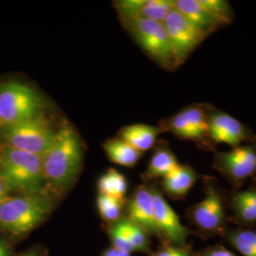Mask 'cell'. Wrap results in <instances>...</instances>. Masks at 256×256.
Returning <instances> with one entry per match:
<instances>
[{
	"label": "cell",
	"instance_id": "1f68e13d",
	"mask_svg": "<svg viewBox=\"0 0 256 256\" xmlns=\"http://www.w3.org/2000/svg\"><path fill=\"white\" fill-rule=\"evenodd\" d=\"M37 256L36 252H27V254H22V256Z\"/></svg>",
	"mask_w": 256,
	"mask_h": 256
},
{
	"label": "cell",
	"instance_id": "8fae6325",
	"mask_svg": "<svg viewBox=\"0 0 256 256\" xmlns=\"http://www.w3.org/2000/svg\"><path fill=\"white\" fill-rule=\"evenodd\" d=\"M128 220L146 232L158 234L155 220V205L152 189L138 186L128 202Z\"/></svg>",
	"mask_w": 256,
	"mask_h": 256
},
{
	"label": "cell",
	"instance_id": "5b68a950",
	"mask_svg": "<svg viewBox=\"0 0 256 256\" xmlns=\"http://www.w3.org/2000/svg\"><path fill=\"white\" fill-rule=\"evenodd\" d=\"M56 128L44 114L0 128V146L42 156L54 137Z\"/></svg>",
	"mask_w": 256,
	"mask_h": 256
},
{
	"label": "cell",
	"instance_id": "484cf974",
	"mask_svg": "<svg viewBox=\"0 0 256 256\" xmlns=\"http://www.w3.org/2000/svg\"><path fill=\"white\" fill-rule=\"evenodd\" d=\"M203 256H236L232 252L224 248H216L208 250Z\"/></svg>",
	"mask_w": 256,
	"mask_h": 256
},
{
	"label": "cell",
	"instance_id": "8992f818",
	"mask_svg": "<svg viewBox=\"0 0 256 256\" xmlns=\"http://www.w3.org/2000/svg\"><path fill=\"white\" fill-rule=\"evenodd\" d=\"M122 22L148 57L166 70L176 68L164 22L150 19H130Z\"/></svg>",
	"mask_w": 256,
	"mask_h": 256
},
{
	"label": "cell",
	"instance_id": "4316f807",
	"mask_svg": "<svg viewBox=\"0 0 256 256\" xmlns=\"http://www.w3.org/2000/svg\"><path fill=\"white\" fill-rule=\"evenodd\" d=\"M9 190H8L6 184L2 180V178L0 176V204L9 196Z\"/></svg>",
	"mask_w": 256,
	"mask_h": 256
},
{
	"label": "cell",
	"instance_id": "9c48e42d",
	"mask_svg": "<svg viewBox=\"0 0 256 256\" xmlns=\"http://www.w3.org/2000/svg\"><path fill=\"white\" fill-rule=\"evenodd\" d=\"M216 164L220 171L234 180H244L256 171V150L252 146L234 147L218 153Z\"/></svg>",
	"mask_w": 256,
	"mask_h": 256
},
{
	"label": "cell",
	"instance_id": "4fadbf2b",
	"mask_svg": "<svg viewBox=\"0 0 256 256\" xmlns=\"http://www.w3.org/2000/svg\"><path fill=\"white\" fill-rule=\"evenodd\" d=\"M194 223L202 230L214 232L221 227L224 220V207L220 192L210 188L202 202L191 210Z\"/></svg>",
	"mask_w": 256,
	"mask_h": 256
},
{
	"label": "cell",
	"instance_id": "e0dca14e",
	"mask_svg": "<svg viewBox=\"0 0 256 256\" xmlns=\"http://www.w3.org/2000/svg\"><path fill=\"white\" fill-rule=\"evenodd\" d=\"M104 149L110 160L116 164L133 167L142 158V153L120 138H112L104 144Z\"/></svg>",
	"mask_w": 256,
	"mask_h": 256
},
{
	"label": "cell",
	"instance_id": "2e32d148",
	"mask_svg": "<svg viewBox=\"0 0 256 256\" xmlns=\"http://www.w3.org/2000/svg\"><path fill=\"white\" fill-rule=\"evenodd\" d=\"M196 174L192 167L178 164L164 178L165 192L174 198L184 196L196 182Z\"/></svg>",
	"mask_w": 256,
	"mask_h": 256
},
{
	"label": "cell",
	"instance_id": "277c9868",
	"mask_svg": "<svg viewBox=\"0 0 256 256\" xmlns=\"http://www.w3.org/2000/svg\"><path fill=\"white\" fill-rule=\"evenodd\" d=\"M41 94L18 78H0V128L44 114Z\"/></svg>",
	"mask_w": 256,
	"mask_h": 256
},
{
	"label": "cell",
	"instance_id": "3957f363",
	"mask_svg": "<svg viewBox=\"0 0 256 256\" xmlns=\"http://www.w3.org/2000/svg\"><path fill=\"white\" fill-rule=\"evenodd\" d=\"M0 176L10 192L48 191L42 156L10 147L0 146Z\"/></svg>",
	"mask_w": 256,
	"mask_h": 256
},
{
	"label": "cell",
	"instance_id": "9a60e30c",
	"mask_svg": "<svg viewBox=\"0 0 256 256\" xmlns=\"http://www.w3.org/2000/svg\"><path fill=\"white\" fill-rule=\"evenodd\" d=\"M162 132L160 126L136 124L122 128L118 133V137L126 140L138 151L144 153L155 146L158 136Z\"/></svg>",
	"mask_w": 256,
	"mask_h": 256
},
{
	"label": "cell",
	"instance_id": "7c38bea8",
	"mask_svg": "<svg viewBox=\"0 0 256 256\" xmlns=\"http://www.w3.org/2000/svg\"><path fill=\"white\" fill-rule=\"evenodd\" d=\"M155 220L160 232H162L171 242L176 245H182L185 242L188 230L183 226L178 216L173 208L165 200L162 194L156 189H152Z\"/></svg>",
	"mask_w": 256,
	"mask_h": 256
},
{
	"label": "cell",
	"instance_id": "6da1fadb",
	"mask_svg": "<svg viewBox=\"0 0 256 256\" xmlns=\"http://www.w3.org/2000/svg\"><path fill=\"white\" fill-rule=\"evenodd\" d=\"M84 146L74 126L64 120L56 128L54 137L42 156L46 188L62 192L74 184L80 173Z\"/></svg>",
	"mask_w": 256,
	"mask_h": 256
},
{
	"label": "cell",
	"instance_id": "d4e9b609",
	"mask_svg": "<svg viewBox=\"0 0 256 256\" xmlns=\"http://www.w3.org/2000/svg\"><path fill=\"white\" fill-rule=\"evenodd\" d=\"M110 236L113 248H116L117 250L126 252L129 254L135 252V248L128 239L122 220H118L117 222L114 223V225H112V227L110 229Z\"/></svg>",
	"mask_w": 256,
	"mask_h": 256
},
{
	"label": "cell",
	"instance_id": "44dd1931",
	"mask_svg": "<svg viewBox=\"0 0 256 256\" xmlns=\"http://www.w3.org/2000/svg\"><path fill=\"white\" fill-rule=\"evenodd\" d=\"M230 243L244 256H256V232L248 230L232 232Z\"/></svg>",
	"mask_w": 256,
	"mask_h": 256
},
{
	"label": "cell",
	"instance_id": "ffe728a7",
	"mask_svg": "<svg viewBox=\"0 0 256 256\" xmlns=\"http://www.w3.org/2000/svg\"><path fill=\"white\" fill-rule=\"evenodd\" d=\"M232 208L239 220L256 222V188L236 194L232 200Z\"/></svg>",
	"mask_w": 256,
	"mask_h": 256
},
{
	"label": "cell",
	"instance_id": "ba28073f",
	"mask_svg": "<svg viewBox=\"0 0 256 256\" xmlns=\"http://www.w3.org/2000/svg\"><path fill=\"white\" fill-rule=\"evenodd\" d=\"M208 137L216 144L238 147L247 140L248 129L226 112L216 110L208 113Z\"/></svg>",
	"mask_w": 256,
	"mask_h": 256
},
{
	"label": "cell",
	"instance_id": "f546056e",
	"mask_svg": "<svg viewBox=\"0 0 256 256\" xmlns=\"http://www.w3.org/2000/svg\"><path fill=\"white\" fill-rule=\"evenodd\" d=\"M118 256H131L129 252H118Z\"/></svg>",
	"mask_w": 256,
	"mask_h": 256
},
{
	"label": "cell",
	"instance_id": "f1b7e54d",
	"mask_svg": "<svg viewBox=\"0 0 256 256\" xmlns=\"http://www.w3.org/2000/svg\"><path fill=\"white\" fill-rule=\"evenodd\" d=\"M6 248H8L7 245H6L3 241H0V254H1L3 250H5Z\"/></svg>",
	"mask_w": 256,
	"mask_h": 256
},
{
	"label": "cell",
	"instance_id": "d6986e66",
	"mask_svg": "<svg viewBox=\"0 0 256 256\" xmlns=\"http://www.w3.org/2000/svg\"><path fill=\"white\" fill-rule=\"evenodd\" d=\"M99 194H106L120 200H126L124 196L128 190V182L124 174L116 169L110 168L102 174L98 182Z\"/></svg>",
	"mask_w": 256,
	"mask_h": 256
},
{
	"label": "cell",
	"instance_id": "cb8c5ba5",
	"mask_svg": "<svg viewBox=\"0 0 256 256\" xmlns=\"http://www.w3.org/2000/svg\"><path fill=\"white\" fill-rule=\"evenodd\" d=\"M122 221L124 230L128 234V239L135 248V250L146 252L149 248L146 232L128 218L122 220Z\"/></svg>",
	"mask_w": 256,
	"mask_h": 256
},
{
	"label": "cell",
	"instance_id": "5bb4252c",
	"mask_svg": "<svg viewBox=\"0 0 256 256\" xmlns=\"http://www.w3.org/2000/svg\"><path fill=\"white\" fill-rule=\"evenodd\" d=\"M173 8L200 30L206 36L222 26L198 0H174Z\"/></svg>",
	"mask_w": 256,
	"mask_h": 256
},
{
	"label": "cell",
	"instance_id": "603a6c76",
	"mask_svg": "<svg viewBox=\"0 0 256 256\" xmlns=\"http://www.w3.org/2000/svg\"><path fill=\"white\" fill-rule=\"evenodd\" d=\"M210 16L216 19L222 26L229 24L234 19V12L229 2L224 0H198Z\"/></svg>",
	"mask_w": 256,
	"mask_h": 256
},
{
	"label": "cell",
	"instance_id": "30bf717a",
	"mask_svg": "<svg viewBox=\"0 0 256 256\" xmlns=\"http://www.w3.org/2000/svg\"><path fill=\"white\" fill-rule=\"evenodd\" d=\"M174 0H120L114 2L120 20L150 19L164 22Z\"/></svg>",
	"mask_w": 256,
	"mask_h": 256
},
{
	"label": "cell",
	"instance_id": "ac0fdd59",
	"mask_svg": "<svg viewBox=\"0 0 256 256\" xmlns=\"http://www.w3.org/2000/svg\"><path fill=\"white\" fill-rule=\"evenodd\" d=\"M178 164L176 158L171 149L165 144H162L156 148L155 153L149 162L144 176L146 180L164 178Z\"/></svg>",
	"mask_w": 256,
	"mask_h": 256
},
{
	"label": "cell",
	"instance_id": "7402d4cb",
	"mask_svg": "<svg viewBox=\"0 0 256 256\" xmlns=\"http://www.w3.org/2000/svg\"><path fill=\"white\" fill-rule=\"evenodd\" d=\"M126 200H120L106 194H99L97 198V206L102 218L106 222H117L119 220Z\"/></svg>",
	"mask_w": 256,
	"mask_h": 256
},
{
	"label": "cell",
	"instance_id": "83f0119b",
	"mask_svg": "<svg viewBox=\"0 0 256 256\" xmlns=\"http://www.w3.org/2000/svg\"><path fill=\"white\" fill-rule=\"evenodd\" d=\"M118 252H119V250H117L116 248H110L106 250L104 252L102 256H118Z\"/></svg>",
	"mask_w": 256,
	"mask_h": 256
},
{
	"label": "cell",
	"instance_id": "52a82bcc",
	"mask_svg": "<svg viewBox=\"0 0 256 256\" xmlns=\"http://www.w3.org/2000/svg\"><path fill=\"white\" fill-rule=\"evenodd\" d=\"M176 66L182 64L206 36L174 8L164 21Z\"/></svg>",
	"mask_w": 256,
	"mask_h": 256
},
{
	"label": "cell",
	"instance_id": "7a4b0ae2",
	"mask_svg": "<svg viewBox=\"0 0 256 256\" xmlns=\"http://www.w3.org/2000/svg\"><path fill=\"white\" fill-rule=\"evenodd\" d=\"M54 208L48 191L9 196L0 204V230L22 236L36 228Z\"/></svg>",
	"mask_w": 256,
	"mask_h": 256
},
{
	"label": "cell",
	"instance_id": "4dcf8cb0",
	"mask_svg": "<svg viewBox=\"0 0 256 256\" xmlns=\"http://www.w3.org/2000/svg\"><path fill=\"white\" fill-rule=\"evenodd\" d=\"M0 256H9V250L6 248L5 250H3V252L0 254Z\"/></svg>",
	"mask_w": 256,
	"mask_h": 256
}]
</instances>
